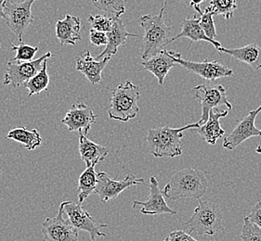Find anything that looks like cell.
<instances>
[{
    "label": "cell",
    "instance_id": "cell-12",
    "mask_svg": "<svg viewBox=\"0 0 261 241\" xmlns=\"http://www.w3.org/2000/svg\"><path fill=\"white\" fill-rule=\"evenodd\" d=\"M144 183V179L137 178L133 174H127L123 180H115L105 173H97V186L95 193L99 197L102 203H106L112 199H115L119 195L132 186H137Z\"/></svg>",
    "mask_w": 261,
    "mask_h": 241
},
{
    "label": "cell",
    "instance_id": "cell-14",
    "mask_svg": "<svg viewBox=\"0 0 261 241\" xmlns=\"http://www.w3.org/2000/svg\"><path fill=\"white\" fill-rule=\"evenodd\" d=\"M98 115L89 106L83 102H79L72 106V108L66 112V115L62 120V123L68 127L69 131H81L87 135L92 125L96 123Z\"/></svg>",
    "mask_w": 261,
    "mask_h": 241
},
{
    "label": "cell",
    "instance_id": "cell-25",
    "mask_svg": "<svg viewBox=\"0 0 261 241\" xmlns=\"http://www.w3.org/2000/svg\"><path fill=\"white\" fill-rule=\"evenodd\" d=\"M97 186V173L95 172V166L86 168V170L79 176L77 185L79 202L82 203L90 195L94 193Z\"/></svg>",
    "mask_w": 261,
    "mask_h": 241
},
{
    "label": "cell",
    "instance_id": "cell-37",
    "mask_svg": "<svg viewBox=\"0 0 261 241\" xmlns=\"http://www.w3.org/2000/svg\"><path fill=\"white\" fill-rule=\"evenodd\" d=\"M6 0H0V19L3 18V7H4V3Z\"/></svg>",
    "mask_w": 261,
    "mask_h": 241
},
{
    "label": "cell",
    "instance_id": "cell-38",
    "mask_svg": "<svg viewBox=\"0 0 261 241\" xmlns=\"http://www.w3.org/2000/svg\"><path fill=\"white\" fill-rule=\"evenodd\" d=\"M256 153H259V154H261V146H257V147H256Z\"/></svg>",
    "mask_w": 261,
    "mask_h": 241
},
{
    "label": "cell",
    "instance_id": "cell-15",
    "mask_svg": "<svg viewBox=\"0 0 261 241\" xmlns=\"http://www.w3.org/2000/svg\"><path fill=\"white\" fill-rule=\"evenodd\" d=\"M133 208L141 206V213L147 215H177V212L167 205L162 191L159 189V181L155 176L150 178V196L145 201L134 200Z\"/></svg>",
    "mask_w": 261,
    "mask_h": 241
},
{
    "label": "cell",
    "instance_id": "cell-33",
    "mask_svg": "<svg viewBox=\"0 0 261 241\" xmlns=\"http://www.w3.org/2000/svg\"><path fill=\"white\" fill-rule=\"evenodd\" d=\"M89 42L96 47L106 46L108 42L107 34L103 32L97 31L91 28L89 31Z\"/></svg>",
    "mask_w": 261,
    "mask_h": 241
},
{
    "label": "cell",
    "instance_id": "cell-36",
    "mask_svg": "<svg viewBox=\"0 0 261 241\" xmlns=\"http://www.w3.org/2000/svg\"><path fill=\"white\" fill-rule=\"evenodd\" d=\"M205 1H207V0H191L190 7L194 9L198 13H200V12L202 11V10L200 9V5H201L202 3L205 2Z\"/></svg>",
    "mask_w": 261,
    "mask_h": 241
},
{
    "label": "cell",
    "instance_id": "cell-35",
    "mask_svg": "<svg viewBox=\"0 0 261 241\" xmlns=\"http://www.w3.org/2000/svg\"><path fill=\"white\" fill-rule=\"evenodd\" d=\"M247 217L249 218V220L261 227V200L257 201L256 204L253 206L250 214Z\"/></svg>",
    "mask_w": 261,
    "mask_h": 241
},
{
    "label": "cell",
    "instance_id": "cell-24",
    "mask_svg": "<svg viewBox=\"0 0 261 241\" xmlns=\"http://www.w3.org/2000/svg\"><path fill=\"white\" fill-rule=\"evenodd\" d=\"M8 139L21 144L27 150H35L41 146L42 137L37 129L28 130L27 127H16L7 134Z\"/></svg>",
    "mask_w": 261,
    "mask_h": 241
},
{
    "label": "cell",
    "instance_id": "cell-28",
    "mask_svg": "<svg viewBox=\"0 0 261 241\" xmlns=\"http://www.w3.org/2000/svg\"><path fill=\"white\" fill-rule=\"evenodd\" d=\"M91 2L98 10L112 14L113 17L120 18L125 12L124 0H91Z\"/></svg>",
    "mask_w": 261,
    "mask_h": 241
},
{
    "label": "cell",
    "instance_id": "cell-10",
    "mask_svg": "<svg viewBox=\"0 0 261 241\" xmlns=\"http://www.w3.org/2000/svg\"><path fill=\"white\" fill-rule=\"evenodd\" d=\"M51 56V52H47L40 58L30 62H9L7 63V71L4 75L3 84H11L14 88L23 85L41 70L44 61L49 59Z\"/></svg>",
    "mask_w": 261,
    "mask_h": 241
},
{
    "label": "cell",
    "instance_id": "cell-40",
    "mask_svg": "<svg viewBox=\"0 0 261 241\" xmlns=\"http://www.w3.org/2000/svg\"><path fill=\"white\" fill-rule=\"evenodd\" d=\"M0 49H1V43H0Z\"/></svg>",
    "mask_w": 261,
    "mask_h": 241
},
{
    "label": "cell",
    "instance_id": "cell-22",
    "mask_svg": "<svg viewBox=\"0 0 261 241\" xmlns=\"http://www.w3.org/2000/svg\"><path fill=\"white\" fill-rule=\"evenodd\" d=\"M219 53H226L242 63L250 65L256 71L261 70V47L256 43H251L238 48H225L220 47Z\"/></svg>",
    "mask_w": 261,
    "mask_h": 241
},
{
    "label": "cell",
    "instance_id": "cell-11",
    "mask_svg": "<svg viewBox=\"0 0 261 241\" xmlns=\"http://www.w3.org/2000/svg\"><path fill=\"white\" fill-rule=\"evenodd\" d=\"M175 63L181 65L186 69L189 73L198 74L199 76L203 77L208 81H215L217 79L222 77H228L233 75V71L231 69L228 68L223 64L219 62H208L207 59H204V62L196 63L184 59L181 57L180 53L169 50Z\"/></svg>",
    "mask_w": 261,
    "mask_h": 241
},
{
    "label": "cell",
    "instance_id": "cell-19",
    "mask_svg": "<svg viewBox=\"0 0 261 241\" xmlns=\"http://www.w3.org/2000/svg\"><path fill=\"white\" fill-rule=\"evenodd\" d=\"M176 64L177 63H175L169 50L167 49H163L154 56H151V58H147L141 63L145 70L156 77L159 84H164L169 71L175 67Z\"/></svg>",
    "mask_w": 261,
    "mask_h": 241
},
{
    "label": "cell",
    "instance_id": "cell-8",
    "mask_svg": "<svg viewBox=\"0 0 261 241\" xmlns=\"http://www.w3.org/2000/svg\"><path fill=\"white\" fill-rule=\"evenodd\" d=\"M194 100H197L202 106V116L198 123L204 125L208 120L209 111L219 106H226L228 110H232V105L227 99L226 87L221 84L206 85L199 84L194 88Z\"/></svg>",
    "mask_w": 261,
    "mask_h": 241
},
{
    "label": "cell",
    "instance_id": "cell-5",
    "mask_svg": "<svg viewBox=\"0 0 261 241\" xmlns=\"http://www.w3.org/2000/svg\"><path fill=\"white\" fill-rule=\"evenodd\" d=\"M141 93L139 87L131 81H126L114 89L110 100L108 114L112 120L128 122L136 118L140 108L138 101Z\"/></svg>",
    "mask_w": 261,
    "mask_h": 241
},
{
    "label": "cell",
    "instance_id": "cell-3",
    "mask_svg": "<svg viewBox=\"0 0 261 241\" xmlns=\"http://www.w3.org/2000/svg\"><path fill=\"white\" fill-rule=\"evenodd\" d=\"M200 127L199 123L190 124L179 128L163 126L148 132L147 142L149 152L154 157H178L182 154L183 132Z\"/></svg>",
    "mask_w": 261,
    "mask_h": 241
},
{
    "label": "cell",
    "instance_id": "cell-20",
    "mask_svg": "<svg viewBox=\"0 0 261 241\" xmlns=\"http://www.w3.org/2000/svg\"><path fill=\"white\" fill-rule=\"evenodd\" d=\"M79 149L81 160L86 163L87 167L95 166L105 161L110 152V148L91 141L81 131H79Z\"/></svg>",
    "mask_w": 261,
    "mask_h": 241
},
{
    "label": "cell",
    "instance_id": "cell-18",
    "mask_svg": "<svg viewBox=\"0 0 261 241\" xmlns=\"http://www.w3.org/2000/svg\"><path fill=\"white\" fill-rule=\"evenodd\" d=\"M140 37L139 35L131 34L126 31L125 25L120 18L114 17V23L110 32L107 33L108 42L105 46V50L99 54L95 59L99 61L106 56L113 57L116 53L118 52V48L125 45L127 37Z\"/></svg>",
    "mask_w": 261,
    "mask_h": 241
},
{
    "label": "cell",
    "instance_id": "cell-1",
    "mask_svg": "<svg viewBox=\"0 0 261 241\" xmlns=\"http://www.w3.org/2000/svg\"><path fill=\"white\" fill-rule=\"evenodd\" d=\"M208 189V181L202 171L183 169L173 174L170 181L161 190L168 199H200Z\"/></svg>",
    "mask_w": 261,
    "mask_h": 241
},
{
    "label": "cell",
    "instance_id": "cell-27",
    "mask_svg": "<svg viewBox=\"0 0 261 241\" xmlns=\"http://www.w3.org/2000/svg\"><path fill=\"white\" fill-rule=\"evenodd\" d=\"M206 9L214 16L222 15L226 20H229L237 9V2L236 0H210V5Z\"/></svg>",
    "mask_w": 261,
    "mask_h": 241
},
{
    "label": "cell",
    "instance_id": "cell-23",
    "mask_svg": "<svg viewBox=\"0 0 261 241\" xmlns=\"http://www.w3.org/2000/svg\"><path fill=\"white\" fill-rule=\"evenodd\" d=\"M180 37H187L191 42H198V41H206L211 43L217 50L221 47V44L216 40L206 37L204 32L203 31L202 27L200 26V19L196 16H193L191 18L184 19L181 24V32L177 35L176 37H171L169 44L177 40Z\"/></svg>",
    "mask_w": 261,
    "mask_h": 241
},
{
    "label": "cell",
    "instance_id": "cell-34",
    "mask_svg": "<svg viewBox=\"0 0 261 241\" xmlns=\"http://www.w3.org/2000/svg\"><path fill=\"white\" fill-rule=\"evenodd\" d=\"M163 241H202L197 240L194 237L191 236L187 232L182 230H176L171 232L168 236L166 237V239Z\"/></svg>",
    "mask_w": 261,
    "mask_h": 241
},
{
    "label": "cell",
    "instance_id": "cell-26",
    "mask_svg": "<svg viewBox=\"0 0 261 241\" xmlns=\"http://www.w3.org/2000/svg\"><path fill=\"white\" fill-rule=\"evenodd\" d=\"M47 61L48 59H45L42 65L41 70L30 80H28L25 84H23V86L28 90L29 97L40 94L43 91L47 90L49 84V76L47 71Z\"/></svg>",
    "mask_w": 261,
    "mask_h": 241
},
{
    "label": "cell",
    "instance_id": "cell-39",
    "mask_svg": "<svg viewBox=\"0 0 261 241\" xmlns=\"http://www.w3.org/2000/svg\"><path fill=\"white\" fill-rule=\"evenodd\" d=\"M167 2H168V0H165V5H164V6H166V7H167Z\"/></svg>",
    "mask_w": 261,
    "mask_h": 241
},
{
    "label": "cell",
    "instance_id": "cell-30",
    "mask_svg": "<svg viewBox=\"0 0 261 241\" xmlns=\"http://www.w3.org/2000/svg\"><path fill=\"white\" fill-rule=\"evenodd\" d=\"M240 241H261V227L244 217V226L242 227Z\"/></svg>",
    "mask_w": 261,
    "mask_h": 241
},
{
    "label": "cell",
    "instance_id": "cell-31",
    "mask_svg": "<svg viewBox=\"0 0 261 241\" xmlns=\"http://www.w3.org/2000/svg\"><path fill=\"white\" fill-rule=\"evenodd\" d=\"M200 15H201V17L199 18L200 19V26L202 27L205 36L213 40H216V37H218V34L216 32L214 19H213L214 14L211 11H209L207 9H205L204 11H202L200 12Z\"/></svg>",
    "mask_w": 261,
    "mask_h": 241
},
{
    "label": "cell",
    "instance_id": "cell-41",
    "mask_svg": "<svg viewBox=\"0 0 261 241\" xmlns=\"http://www.w3.org/2000/svg\"><path fill=\"white\" fill-rule=\"evenodd\" d=\"M0 176H1V172H0Z\"/></svg>",
    "mask_w": 261,
    "mask_h": 241
},
{
    "label": "cell",
    "instance_id": "cell-29",
    "mask_svg": "<svg viewBox=\"0 0 261 241\" xmlns=\"http://www.w3.org/2000/svg\"><path fill=\"white\" fill-rule=\"evenodd\" d=\"M11 48L16 51V56L12 58L14 62H30L35 58V55L38 51V47H32L23 42V40L19 41V45L15 46L14 44L10 43Z\"/></svg>",
    "mask_w": 261,
    "mask_h": 241
},
{
    "label": "cell",
    "instance_id": "cell-17",
    "mask_svg": "<svg viewBox=\"0 0 261 241\" xmlns=\"http://www.w3.org/2000/svg\"><path fill=\"white\" fill-rule=\"evenodd\" d=\"M229 110L214 108L209 111L208 120L198 128H194L204 141L210 145H216L217 141L223 137L225 130L220 126V120L228 115Z\"/></svg>",
    "mask_w": 261,
    "mask_h": 241
},
{
    "label": "cell",
    "instance_id": "cell-13",
    "mask_svg": "<svg viewBox=\"0 0 261 241\" xmlns=\"http://www.w3.org/2000/svg\"><path fill=\"white\" fill-rule=\"evenodd\" d=\"M259 113H261V105L256 110H250L248 114L236 126L233 131L225 137L222 144L223 147L232 150L251 137L261 136V129H258L255 125L256 116Z\"/></svg>",
    "mask_w": 261,
    "mask_h": 241
},
{
    "label": "cell",
    "instance_id": "cell-7",
    "mask_svg": "<svg viewBox=\"0 0 261 241\" xmlns=\"http://www.w3.org/2000/svg\"><path fill=\"white\" fill-rule=\"evenodd\" d=\"M63 204L70 223L77 230L88 232L90 236V241H97L98 237L106 236V234L101 232L100 229L108 227V225L95 222L92 216L89 215V212L86 210L81 203L66 200L63 201Z\"/></svg>",
    "mask_w": 261,
    "mask_h": 241
},
{
    "label": "cell",
    "instance_id": "cell-2",
    "mask_svg": "<svg viewBox=\"0 0 261 241\" xmlns=\"http://www.w3.org/2000/svg\"><path fill=\"white\" fill-rule=\"evenodd\" d=\"M166 8L164 6L158 15L146 14L140 19L141 26L144 31L141 48V58L143 61L154 56L169 45L171 28L165 22Z\"/></svg>",
    "mask_w": 261,
    "mask_h": 241
},
{
    "label": "cell",
    "instance_id": "cell-21",
    "mask_svg": "<svg viewBox=\"0 0 261 241\" xmlns=\"http://www.w3.org/2000/svg\"><path fill=\"white\" fill-rule=\"evenodd\" d=\"M81 20L77 16L67 14L62 21L56 23V37L62 46L72 45L80 41L81 35Z\"/></svg>",
    "mask_w": 261,
    "mask_h": 241
},
{
    "label": "cell",
    "instance_id": "cell-32",
    "mask_svg": "<svg viewBox=\"0 0 261 241\" xmlns=\"http://www.w3.org/2000/svg\"><path fill=\"white\" fill-rule=\"evenodd\" d=\"M88 21L91 25V28L97 31L108 33L110 32L114 23V17H106L103 15H90L88 18Z\"/></svg>",
    "mask_w": 261,
    "mask_h": 241
},
{
    "label": "cell",
    "instance_id": "cell-6",
    "mask_svg": "<svg viewBox=\"0 0 261 241\" xmlns=\"http://www.w3.org/2000/svg\"><path fill=\"white\" fill-rule=\"evenodd\" d=\"M37 0H23L14 2L13 0H6L3 7V19L7 26L10 28L18 40H22V35L27 31L35 20L32 14L31 8Z\"/></svg>",
    "mask_w": 261,
    "mask_h": 241
},
{
    "label": "cell",
    "instance_id": "cell-16",
    "mask_svg": "<svg viewBox=\"0 0 261 241\" xmlns=\"http://www.w3.org/2000/svg\"><path fill=\"white\" fill-rule=\"evenodd\" d=\"M111 58L112 57L106 56L97 61L91 56L89 49H86L76 58L75 68L79 72L82 73L91 84H99L101 82V73L110 62Z\"/></svg>",
    "mask_w": 261,
    "mask_h": 241
},
{
    "label": "cell",
    "instance_id": "cell-4",
    "mask_svg": "<svg viewBox=\"0 0 261 241\" xmlns=\"http://www.w3.org/2000/svg\"><path fill=\"white\" fill-rule=\"evenodd\" d=\"M189 234L196 232L200 236H214L223 230V215L219 205L210 200H200L193 215L184 223Z\"/></svg>",
    "mask_w": 261,
    "mask_h": 241
},
{
    "label": "cell",
    "instance_id": "cell-9",
    "mask_svg": "<svg viewBox=\"0 0 261 241\" xmlns=\"http://www.w3.org/2000/svg\"><path fill=\"white\" fill-rule=\"evenodd\" d=\"M63 202L57 215L47 217L42 223L41 232L46 241H79V230L73 227L68 218H64Z\"/></svg>",
    "mask_w": 261,
    "mask_h": 241
}]
</instances>
